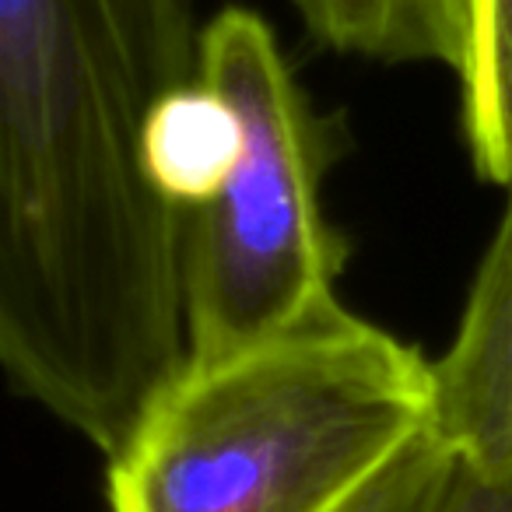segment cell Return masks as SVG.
<instances>
[{
	"mask_svg": "<svg viewBox=\"0 0 512 512\" xmlns=\"http://www.w3.org/2000/svg\"><path fill=\"white\" fill-rule=\"evenodd\" d=\"M456 474V453L428 428L337 512H439Z\"/></svg>",
	"mask_w": 512,
	"mask_h": 512,
	"instance_id": "obj_8",
	"label": "cell"
},
{
	"mask_svg": "<svg viewBox=\"0 0 512 512\" xmlns=\"http://www.w3.org/2000/svg\"><path fill=\"white\" fill-rule=\"evenodd\" d=\"M456 341L432 362V432L484 474L512 467V186Z\"/></svg>",
	"mask_w": 512,
	"mask_h": 512,
	"instance_id": "obj_4",
	"label": "cell"
},
{
	"mask_svg": "<svg viewBox=\"0 0 512 512\" xmlns=\"http://www.w3.org/2000/svg\"><path fill=\"white\" fill-rule=\"evenodd\" d=\"M200 85L239 120V158L190 211L183 253L190 362H214L337 299L344 246L320 207L327 134L271 25L246 8L214 15L200 29Z\"/></svg>",
	"mask_w": 512,
	"mask_h": 512,
	"instance_id": "obj_3",
	"label": "cell"
},
{
	"mask_svg": "<svg viewBox=\"0 0 512 512\" xmlns=\"http://www.w3.org/2000/svg\"><path fill=\"white\" fill-rule=\"evenodd\" d=\"M439 512H512V467L484 474L456 460V474Z\"/></svg>",
	"mask_w": 512,
	"mask_h": 512,
	"instance_id": "obj_9",
	"label": "cell"
},
{
	"mask_svg": "<svg viewBox=\"0 0 512 512\" xmlns=\"http://www.w3.org/2000/svg\"><path fill=\"white\" fill-rule=\"evenodd\" d=\"M239 158V120L207 85H190L155 109L144 134V165L169 204L197 211L225 186Z\"/></svg>",
	"mask_w": 512,
	"mask_h": 512,
	"instance_id": "obj_6",
	"label": "cell"
},
{
	"mask_svg": "<svg viewBox=\"0 0 512 512\" xmlns=\"http://www.w3.org/2000/svg\"><path fill=\"white\" fill-rule=\"evenodd\" d=\"M460 92L474 169L491 183L512 186V0H474Z\"/></svg>",
	"mask_w": 512,
	"mask_h": 512,
	"instance_id": "obj_7",
	"label": "cell"
},
{
	"mask_svg": "<svg viewBox=\"0 0 512 512\" xmlns=\"http://www.w3.org/2000/svg\"><path fill=\"white\" fill-rule=\"evenodd\" d=\"M320 43L376 60H435L460 74L474 0H292Z\"/></svg>",
	"mask_w": 512,
	"mask_h": 512,
	"instance_id": "obj_5",
	"label": "cell"
},
{
	"mask_svg": "<svg viewBox=\"0 0 512 512\" xmlns=\"http://www.w3.org/2000/svg\"><path fill=\"white\" fill-rule=\"evenodd\" d=\"M432 362L337 299L186 369L109 460V512H337L432 428Z\"/></svg>",
	"mask_w": 512,
	"mask_h": 512,
	"instance_id": "obj_2",
	"label": "cell"
},
{
	"mask_svg": "<svg viewBox=\"0 0 512 512\" xmlns=\"http://www.w3.org/2000/svg\"><path fill=\"white\" fill-rule=\"evenodd\" d=\"M197 81L186 0H0V362L109 460L190 362L144 134Z\"/></svg>",
	"mask_w": 512,
	"mask_h": 512,
	"instance_id": "obj_1",
	"label": "cell"
}]
</instances>
